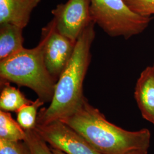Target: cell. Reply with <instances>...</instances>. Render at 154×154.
Returning a JSON list of instances; mask_svg holds the SVG:
<instances>
[{
	"label": "cell",
	"mask_w": 154,
	"mask_h": 154,
	"mask_svg": "<svg viewBox=\"0 0 154 154\" xmlns=\"http://www.w3.org/2000/svg\"><path fill=\"white\" fill-rule=\"evenodd\" d=\"M60 121L78 132L101 154L149 151L151 132L148 129L131 131L116 126L90 105L86 97L72 114Z\"/></svg>",
	"instance_id": "1"
},
{
	"label": "cell",
	"mask_w": 154,
	"mask_h": 154,
	"mask_svg": "<svg viewBox=\"0 0 154 154\" xmlns=\"http://www.w3.org/2000/svg\"><path fill=\"white\" fill-rule=\"evenodd\" d=\"M95 23L91 22L77 41L73 54L55 85L47 108L39 111L37 124L47 125L71 116L82 103L83 82L91 61V47L95 37Z\"/></svg>",
	"instance_id": "2"
},
{
	"label": "cell",
	"mask_w": 154,
	"mask_h": 154,
	"mask_svg": "<svg viewBox=\"0 0 154 154\" xmlns=\"http://www.w3.org/2000/svg\"><path fill=\"white\" fill-rule=\"evenodd\" d=\"M0 79L1 85L14 83L32 89L45 103L51 102L57 83L46 67L39 42L34 48H23L1 60Z\"/></svg>",
	"instance_id": "3"
},
{
	"label": "cell",
	"mask_w": 154,
	"mask_h": 154,
	"mask_svg": "<svg viewBox=\"0 0 154 154\" xmlns=\"http://www.w3.org/2000/svg\"><path fill=\"white\" fill-rule=\"evenodd\" d=\"M90 13L107 34L126 39L143 33L153 19L132 11L124 0H90Z\"/></svg>",
	"instance_id": "4"
},
{
	"label": "cell",
	"mask_w": 154,
	"mask_h": 154,
	"mask_svg": "<svg viewBox=\"0 0 154 154\" xmlns=\"http://www.w3.org/2000/svg\"><path fill=\"white\" fill-rule=\"evenodd\" d=\"M76 42L59 33L52 20L42 29L39 43L45 62L57 82L72 57Z\"/></svg>",
	"instance_id": "5"
},
{
	"label": "cell",
	"mask_w": 154,
	"mask_h": 154,
	"mask_svg": "<svg viewBox=\"0 0 154 154\" xmlns=\"http://www.w3.org/2000/svg\"><path fill=\"white\" fill-rule=\"evenodd\" d=\"M51 13L58 32L75 42L88 25L94 22L90 0H68L58 4Z\"/></svg>",
	"instance_id": "6"
},
{
	"label": "cell",
	"mask_w": 154,
	"mask_h": 154,
	"mask_svg": "<svg viewBox=\"0 0 154 154\" xmlns=\"http://www.w3.org/2000/svg\"><path fill=\"white\" fill-rule=\"evenodd\" d=\"M35 130L51 147L66 154H101L78 132L61 121L44 125L37 124Z\"/></svg>",
	"instance_id": "7"
},
{
	"label": "cell",
	"mask_w": 154,
	"mask_h": 154,
	"mask_svg": "<svg viewBox=\"0 0 154 154\" xmlns=\"http://www.w3.org/2000/svg\"><path fill=\"white\" fill-rule=\"evenodd\" d=\"M135 99L144 119L154 125V68L146 67L136 83Z\"/></svg>",
	"instance_id": "8"
},
{
	"label": "cell",
	"mask_w": 154,
	"mask_h": 154,
	"mask_svg": "<svg viewBox=\"0 0 154 154\" xmlns=\"http://www.w3.org/2000/svg\"><path fill=\"white\" fill-rule=\"evenodd\" d=\"M41 0H0V24L9 23L25 28L32 13Z\"/></svg>",
	"instance_id": "9"
},
{
	"label": "cell",
	"mask_w": 154,
	"mask_h": 154,
	"mask_svg": "<svg viewBox=\"0 0 154 154\" xmlns=\"http://www.w3.org/2000/svg\"><path fill=\"white\" fill-rule=\"evenodd\" d=\"M23 29L11 23L0 24V61L23 48Z\"/></svg>",
	"instance_id": "10"
},
{
	"label": "cell",
	"mask_w": 154,
	"mask_h": 154,
	"mask_svg": "<svg viewBox=\"0 0 154 154\" xmlns=\"http://www.w3.org/2000/svg\"><path fill=\"white\" fill-rule=\"evenodd\" d=\"M2 88L0 95V109L2 111L16 112L25 105L32 103L33 101L28 99L22 92L10 83L1 84Z\"/></svg>",
	"instance_id": "11"
},
{
	"label": "cell",
	"mask_w": 154,
	"mask_h": 154,
	"mask_svg": "<svg viewBox=\"0 0 154 154\" xmlns=\"http://www.w3.org/2000/svg\"><path fill=\"white\" fill-rule=\"evenodd\" d=\"M26 132L9 112L0 111V139L11 142H23Z\"/></svg>",
	"instance_id": "12"
},
{
	"label": "cell",
	"mask_w": 154,
	"mask_h": 154,
	"mask_svg": "<svg viewBox=\"0 0 154 154\" xmlns=\"http://www.w3.org/2000/svg\"><path fill=\"white\" fill-rule=\"evenodd\" d=\"M44 103V102L38 98L32 103L22 106L17 111V121L25 131L35 129L38 115V110Z\"/></svg>",
	"instance_id": "13"
},
{
	"label": "cell",
	"mask_w": 154,
	"mask_h": 154,
	"mask_svg": "<svg viewBox=\"0 0 154 154\" xmlns=\"http://www.w3.org/2000/svg\"><path fill=\"white\" fill-rule=\"evenodd\" d=\"M26 138L23 141L28 146L30 154H53L51 149L37 131H25Z\"/></svg>",
	"instance_id": "14"
},
{
	"label": "cell",
	"mask_w": 154,
	"mask_h": 154,
	"mask_svg": "<svg viewBox=\"0 0 154 154\" xmlns=\"http://www.w3.org/2000/svg\"><path fill=\"white\" fill-rule=\"evenodd\" d=\"M132 11L142 16L154 14V0H124Z\"/></svg>",
	"instance_id": "15"
},
{
	"label": "cell",
	"mask_w": 154,
	"mask_h": 154,
	"mask_svg": "<svg viewBox=\"0 0 154 154\" xmlns=\"http://www.w3.org/2000/svg\"><path fill=\"white\" fill-rule=\"evenodd\" d=\"M0 154H30L24 142H11L0 139Z\"/></svg>",
	"instance_id": "16"
},
{
	"label": "cell",
	"mask_w": 154,
	"mask_h": 154,
	"mask_svg": "<svg viewBox=\"0 0 154 154\" xmlns=\"http://www.w3.org/2000/svg\"><path fill=\"white\" fill-rule=\"evenodd\" d=\"M50 148L51 149V152L53 154H66V153L63 152V151H62L60 149H54V148H52L51 147H50Z\"/></svg>",
	"instance_id": "17"
},
{
	"label": "cell",
	"mask_w": 154,
	"mask_h": 154,
	"mask_svg": "<svg viewBox=\"0 0 154 154\" xmlns=\"http://www.w3.org/2000/svg\"><path fill=\"white\" fill-rule=\"evenodd\" d=\"M148 152H145V151H134L133 152H131L129 154H147Z\"/></svg>",
	"instance_id": "18"
},
{
	"label": "cell",
	"mask_w": 154,
	"mask_h": 154,
	"mask_svg": "<svg viewBox=\"0 0 154 154\" xmlns=\"http://www.w3.org/2000/svg\"><path fill=\"white\" fill-rule=\"evenodd\" d=\"M153 66V67H154V65H153V66Z\"/></svg>",
	"instance_id": "19"
}]
</instances>
